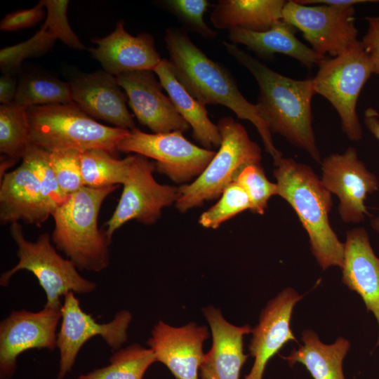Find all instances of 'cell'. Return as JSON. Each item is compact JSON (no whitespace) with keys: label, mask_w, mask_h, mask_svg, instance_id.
<instances>
[{"label":"cell","mask_w":379,"mask_h":379,"mask_svg":"<svg viewBox=\"0 0 379 379\" xmlns=\"http://www.w3.org/2000/svg\"><path fill=\"white\" fill-rule=\"evenodd\" d=\"M297 3L302 5L324 4L335 6H353L357 4L366 2H378L375 0H295Z\"/></svg>","instance_id":"40"},{"label":"cell","mask_w":379,"mask_h":379,"mask_svg":"<svg viewBox=\"0 0 379 379\" xmlns=\"http://www.w3.org/2000/svg\"><path fill=\"white\" fill-rule=\"evenodd\" d=\"M44 6L41 1L34 7L19 10L7 14L0 23L4 31H15L32 27L46 15Z\"/></svg>","instance_id":"37"},{"label":"cell","mask_w":379,"mask_h":379,"mask_svg":"<svg viewBox=\"0 0 379 379\" xmlns=\"http://www.w3.org/2000/svg\"><path fill=\"white\" fill-rule=\"evenodd\" d=\"M73 102L69 83L47 76L23 78L18 85L13 103L29 107Z\"/></svg>","instance_id":"31"},{"label":"cell","mask_w":379,"mask_h":379,"mask_svg":"<svg viewBox=\"0 0 379 379\" xmlns=\"http://www.w3.org/2000/svg\"><path fill=\"white\" fill-rule=\"evenodd\" d=\"M218 127L221 136L218 151L199 176L179 187L175 206L182 213L219 197L243 167L260 163L261 149L242 124L224 117Z\"/></svg>","instance_id":"6"},{"label":"cell","mask_w":379,"mask_h":379,"mask_svg":"<svg viewBox=\"0 0 379 379\" xmlns=\"http://www.w3.org/2000/svg\"><path fill=\"white\" fill-rule=\"evenodd\" d=\"M119 150L154 159L159 173L181 185L199 176L215 154L189 141L181 131L147 133L137 128L121 141Z\"/></svg>","instance_id":"9"},{"label":"cell","mask_w":379,"mask_h":379,"mask_svg":"<svg viewBox=\"0 0 379 379\" xmlns=\"http://www.w3.org/2000/svg\"><path fill=\"white\" fill-rule=\"evenodd\" d=\"M118 187L84 186L69 195L52 214V241L79 270L98 272L109 265L111 239L99 230L98 219L105 199Z\"/></svg>","instance_id":"4"},{"label":"cell","mask_w":379,"mask_h":379,"mask_svg":"<svg viewBox=\"0 0 379 379\" xmlns=\"http://www.w3.org/2000/svg\"><path fill=\"white\" fill-rule=\"evenodd\" d=\"M167 7L191 29L207 39H213L217 33L204 20V14L209 3L206 0H168Z\"/></svg>","instance_id":"36"},{"label":"cell","mask_w":379,"mask_h":379,"mask_svg":"<svg viewBox=\"0 0 379 379\" xmlns=\"http://www.w3.org/2000/svg\"><path fill=\"white\" fill-rule=\"evenodd\" d=\"M9 232L18 246L19 261L1 275V286H7L10 279L17 272L27 270L36 277L46 293L44 307L53 309H61L60 298L69 291L85 294L95 289L94 282L81 277L71 260L56 252L48 233L41 234L36 241L32 242L25 238L20 222L11 224Z\"/></svg>","instance_id":"7"},{"label":"cell","mask_w":379,"mask_h":379,"mask_svg":"<svg viewBox=\"0 0 379 379\" xmlns=\"http://www.w3.org/2000/svg\"><path fill=\"white\" fill-rule=\"evenodd\" d=\"M294 27L281 20L265 32H253L242 28L229 30L232 44H241L262 57L276 53L286 55L308 68L318 65L326 57L319 55L295 36Z\"/></svg>","instance_id":"24"},{"label":"cell","mask_w":379,"mask_h":379,"mask_svg":"<svg viewBox=\"0 0 379 379\" xmlns=\"http://www.w3.org/2000/svg\"><path fill=\"white\" fill-rule=\"evenodd\" d=\"M227 53L255 78L259 86L257 110L271 133L286 138L321 164L312 128L311 101L315 94L312 79L298 80L282 75L241 50L222 43Z\"/></svg>","instance_id":"1"},{"label":"cell","mask_w":379,"mask_h":379,"mask_svg":"<svg viewBox=\"0 0 379 379\" xmlns=\"http://www.w3.org/2000/svg\"><path fill=\"white\" fill-rule=\"evenodd\" d=\"M312 79L315 93L328 100L338 112L341 128L352 141L362 138V128L356 111L360 92L371 77L373 66L359 41L346 52L326 58Z\"/></svg>","instance_id":"8"},{"label":"cell","mask_w":379,"mask_h":379,"mask_svg":"<svg viewBox=\"0 0 379 379\" xmlns=\"http://www.w3.org/2000/svg\"><path fill=\"white\" fill-rule=\"evenodd\" d=\"M275 166L277 195L298 215L318 264L324 270L333 266L341 268L344 243L339 240L328 220L333 206L331 193L309 166L282 157Z\"/></svg>","instance_id":"3"},{"label":"cell","mask_w":379,"mask_h":379,"mask_svg":"<svg viewBox=\"0 0 379 379\" xmlns=\"http://www.w3.org/2000/svg\"><path fill=\"white\" fill-rule=\"evenodd\" d=\"M303 344L293 349L288 356H281L288 365L302 364L313 379H345L343 362L351 344L343 338L338 337L332 344H325L317 333L311 329L302 332Z\"/></svg>","instance_id":"27"},{"label":"cell","mask_w":379,"mask_h":379,"mask_svg":"<svg viewBox=\"0 0 379 379\" xmlns=\"http://www.w3.org/2000/svg\"><path fill=\"white\" fill-rule=\"evenodd\" d=\"M284 0H220L210 16L219 29L265 32L282 20Z\"/></svg>","instance_id":"26"},{"label":"cell","mask_w":379,"mask_h":379,"mask_svg":"<svg viewBox=\"0 0 379 379\" xmlns=\"http://www.w3.org/2000/svg\"><path fill=\"white\" fill-rule=\"evenodd\" d=\"M18 86L15 79L11 74H4L0 78L1 105L13 103Z\"/></svg>","instance_id":"39"},{"label":"cell","mask_w":379,"mask_h":379,"mask_svg":"<svg viewBox=\"0 0 379 379\" xmlns=\"http://www.w3.org/2000/svg\"><path fill=\"white\" fill-rule=\"evenodd\" d=\"M68 83L73 102L92 118L125 130L136 128L126 107V95L114 75L100 70L82 74Z\"/></svg>","instance_id":"18"},{"label":"cell","mask_w":379,"mask_h":379,"mask_svg":"<svg viewBox=\"0 0 379 379\" xmlns=\"http://www.w3.org/2000/svg\"><path fill=\"white\" fill-rule=\"evenodd\" d=\"M47 10L46 18L40 29L30 39L0 51L2 72L12 75L25 59L46 53L57 39L76 49L85 47L71 29L67 17L69 1L67 0H42Z\"/></svg>","instance_id":"23"},{"label":"cell","mask_w":379,"mask_h":379,"mask_svg":"<svg viewBox=\"0 0 379 379\" xmlns=\"http://www.w3.org/2000/svg\"><path fill=\"white\" fill-rule=\"evenodd\" d=\"M81 151L63 149L50 152V160L58 184L69 196L84 187L81 175Z\"/></svg>","instance_id":"35"},{"label":"cell","mask_w":379,"mask_h":379,"mask_svg":"<svg viewBox=\"0 0 379 379\" xmlns=\"http://www.w3.org/2000/svg\"><path fill=\"white\" fill-rule=\"evenodd\" d=\"M321 182L331 193L338 196V213L346 223H359L369 215L365 205L368 194L379 187V182L365 164L358 159L354 147L343 154H332L321 161Z\"/></svg>","instance_id":"13"},{"label":"cell","mask_w":379,"mask_h":379,"mask_svg":"<svg viewBox=\"0 0 379 379\" xmlns=\"http://www.w3.org/2000/svg\"><path fill=\"white\" fill-rule=\"evenodd\" d=\"M354 6H307L286 1L282 20L299 29L319 55L338 56L359 42Z\"/></svg>","instance_id":"11"},{"label":"cell","mask_w":379,"mask_h":379,"mask_svg":"<svg viewBox=\"0 0 379 379\" xmlns=\"http://www.w3.org/2000/svg\"><path fill=\"white\" fill-rule=\"evenodd\" d=\"M54 210L42 194L39 184L29 167L23 161L14 171L1 178L0 221L1 224L19 222L40 225Z\"/></svg>","instance_id":"22"},{"label":"cell","mask_w":379,"mask_h":379,"mask_svg":"<svg viewBox=\"0 0 379 379\" xmlns=\"http://www.w3.org/2000/svg\"><path fill=\"white\" fill-rule=\"evenodd\" d=\"M342 282L362 299L378 325L379 346V258L375 254L366 229L348 230L344 243Z\"/></svg>","instance_id":"21"},{"label":"cell","mask_w":379,"mask_h":379,"mask_svg":"<svg viewBox=\"0 0 379 379\" xmlns=\"http://www.w3.org/2000/svg\"><path fill=\"white\" fill-rule=\"evenodd\" d=\"M147 344L156 361L164 364L176 379H198L204 354L203 343L209 337L205 326L191 322L180 327L159 321Z\"/></svg>","instance_id":"17"},{"label":"cell","mask_w":379,"mask_h":379,"mask_svg":"<svg viewBox=\"0 0 379 379\" xmlns=\"http://www.w3.org/2000/svg\"><path fill=\"white\" fill-rule=\"evenodd\" d=\"M155 164L146 157L134 154L119 203L105 223V231L111 239L125 223L135 220L144 225L155 223L164 208L175 204L179 187L162 185L153 176Z\"/></svg>","instance_id":"10"},{"label":"cell","mask_w":379,"mask_h":379,"mask_svg":"<svg viewBox=\"0 0 379 379\" xmlns=\"http://www.w3.org/2000/svg\"><path fill=\"white\" fill-rule=\"evenodd\" d=\"M109 361V365L81 375L77 379H142L156 359L152 349L134 343L118 350Z\"/></svg>","instance_id":"29"},{"label":"cell","mask_w":379,"mask_h":379,"mask_svg":"<svg viewBox=\"0 0 379 379\" xmlns=\"http://www.w3.org/2000/svg\"><path fill=\"white\" fill-rule=\"evenodd\" d=\"M371 225L373 230L379 234V216L374 217L371 220Z\"/></svg>","instance_id":"42"},{"label":"cell","mask_w":379,"mask_h":379,"mask_svg":"<svg viewBox=\"0 0 379 379\" xmlns=\"http://www.w3.org/2000/svg\"><path fill=\"white\" fill-rule=\"evenodd\" d=\"M164 40L169 54L168 60L178 81L199 102L220 105L234 112L238 118L252 123L260 134L265 151L276 166L282 154L274 146L267 124L260 116L256 106L248 102L238 89L232 75L222 65L209 58L179 29L166 30Z\"/></svg>","instance_id":"2"},{"label":"cell","mask_w":379,"mask_h":379,"mask_svg":"<svg viewBox=\"0 0 379 379\" xmlns=\"http://www.w3.org/2000/svg\"><path fill=\"white\" fill-rule=\"evenodd\" d=\"M131 319L128 311L121 310L111 321L98 323L91 314L82 310L74 292L67 293L64 295L61 325L57 334V347L60 350L58 379H62L71 371L80 349L91 338L100 335L112 350H119L128 340L127 331Z\"/></svg>","instance_id":"12"},{"label":"cell","mask_w":379,"mask_h":379,"mask_svg":"<svg viewBox=\"0 0 379 379\" xmlns=\"http://www.w3.org/2000/svg\"><path fill=\"white\" fill-rule=\"evenodd\" d=\"M251 207L246 192L233 180L225 189L217 203L200 215L199 223L205 228L217 229L237 214L251 210Z\"/></svg>","instance_id":"33"},{"label":"cell","mask_w":379,"mask_h":379,"mask_svg":"<svg viewBox=\"0 0 379 379\" xmlns=\"http://www.w3.org/2000/svg\"><path fill=\"white\" fill-rule=\"evenodd\" d=\"M97 44L88 50L104 70L115 77L124 73L154 71L162 59L154 41L148 33L133 36L126 31L124 22H117L108 36L93 40Z\"/></svg>","instance_id":"20"},{"label":"cell","mask_w":379,"mask_h":379,"mask_svg":"<svg viewBox=\"0 0 379 379\" xmlns=\"http://www.w3.org/2000/svg\"><path fill=\"white\" fill-rule=\"evenodd\" d=\"M61 309L44 307L39 312L13 310L0 324V378L11 379L18 357L30 349L54 350Z\"/></svg>","instance_id":"14"},{"label":"cell","mask_w":379,"mask_h":379,"mask_svg":"<svg viewBox=\"0 0 379 379\" xmlns=\"http://www.w3.org/2000/svg\"><path fill=\"white\" fill-rule=\"evenodd\" d=\"M237 182L246 192L251 204V211L262 215L271 197L278 194L277 183L270 182L260 164L243 167L235 175Z\"/></svg>","instance_id":"34"},{"label":"cell","mask_w":379,"mask_h":379,"mask_svg":"<svg viewBox=\"0 0 379 379\" xmlns=\"http://www.w3.org/2000/svg\"><path fill=\"white\" fill-rule=\"evenodd\" d=\"M364 121L368 130L379 140V119L377 111L372 107L366 109Z\"/></svg>","instance_id":"41"},{"label":"cell","mask_w":379,"mask_h":379,"mask_svg":"<svg viewBox=\"0 0 379 379\" xmlns=\"http://www.w3.org/2000/svg\"><path fill=\"white\" fill-rule=\"evenodd\" d=\"M132 159L133 155L117 159L109 152L99 149L81 152V168L84 186L98 189L124 185Z\"/></svg>","instance_id":"28"},{"label":"cell","mask_w":379,"mask_h":379,"mask_svg":"<svg viewBox=\"0 0 379 379\" xmlns=\"http://www.w3.org/2000/svg\"><path fill=\"white\" fill-rule=\"evenodd\" d=\"M30 142L49 152L99 149L115 157L128 130L101 124L74 102L27 108Z\"/></svg>","instance_id":"5"},{"label":"cell","mask_w":379,"mask_h":379,"mask_svg":"<svg viewBox=\"0 0 379 379\" xmlns=\"http://www.w3.org/2000/svg\"><path fill=\"white\" fill-rule=\"evenodd\" d=\"M167 92L177 112L192 128L193 138L206 149L220 147L218 125L208 117L206 106L194 98L174 74L167 59H162L153 71Z\"/></svg>","instance_id":"25"},{"label":"cell","mask_w":379,"mask_h":379,"mask_svg":"<svg viewBox=\"0 0 379 379\" xmlns=\"http://www.w3.org/2000/svg\"><path fill=\"white\" fill-rule=\"evenodd\" d=\"M117 81L124 90L128 103L138 121L154 133L185 132L189 124L180 115L152 71L121 74Z\"/></svg>","instance_id":"16"},{"label":"cell","mask_w":379,"mask_h":379,"mask_svg":"<svg viewBox=\"0 0 379 379\" xmlns=\"http://www.w3.org/2000/svg\"><path fill=\"white\" fill-rule=\"evenodd\" d=\"M302 298L295 289L288 287L262 309L258 324L251 331L248 345L254 363L244 379H262L269 361L288 342L298 343L291 328V321L294 307Z\"/></svg>","instance_id":"15"},{"label":"cell","mask_w":379,"mask_h":379,"mask_svg":"<svg viewBox=\"0 0 379 379\" xmlns=\"http://www.w3.org/2000/svg\"><path fill=\"white\" fill-rule=\"evenodd\" d=\"M30 143L27 107L15 103L1 105L0 152L18 160Z\"/></svg>","instance_id":"30"},{"label":"cell","mask_w":379,"mask_h":379,"mask_svg":"<svg viewBox=\"0 0 379 379\" xmlns=\"http://www.w3.org/2000/svg\"><path fill=\"white\" fill-rule=\"evenodd\" d=\"M366 20L368 29L361 44L371 60L373 73L379 74V16L367 17Z\"/></svg>","instance_id":"38"},{"label":"cell","mask_w":379,"mask_h":379,"mask_svg":"<svg viewBox=\"0 0 379 379\" xmlns=\"http://www.w3.org/2000/svg\"><path fill=\"white\" fill-rule=\"evenodd\" d=\"M211 327L213 343L200 366L201 379H239L248 354L244 352V336L251 333L248 324L237 326L228 322L221 310L211 305L202 309Z\"/></svg>","instance_id":"19"},{"label":"cell","mask_w":379,"mask_h":379,"mask_svg":"<svg viewBox=\"0 0 379 379\" xmlns=\"http://www.w3.org/2000/svg\"><path fill=\"white\" fill-rule=\"evenodd\" d=\"M22 160L35 175L43 196L55 211L67 198L61 190L50 160V152L30 143Z\"/></svg>","instance_id":"32"}]
</instances>
